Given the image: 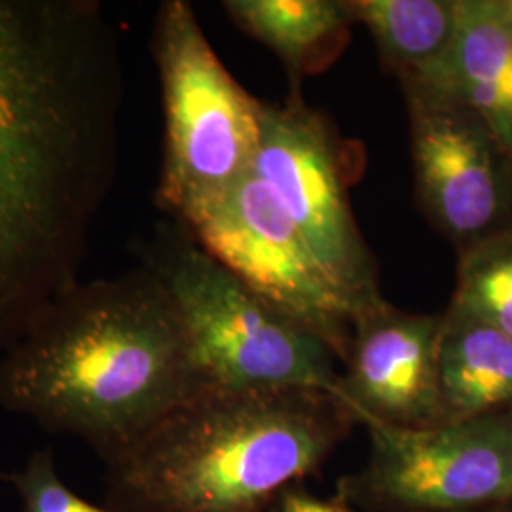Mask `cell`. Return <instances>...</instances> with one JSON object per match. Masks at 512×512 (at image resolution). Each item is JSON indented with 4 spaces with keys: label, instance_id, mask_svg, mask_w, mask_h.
I'll return each mask as SVG.
<instances>
[{
    "label": "cell",
    "instance_id": "cell-1",
    "mask_svg": "<svg viewBox=\"0 0 512 512\" xmlns=\"http://www.w3.org/2000/svg\"><path fill=\"white\" fill-rule=\"evenodd\" d=\"M124 61L97 0H0V355L78 281L120 162Z\"/></svg>",
    "mask_w": 512,
    "mask_h": 512
},
{
    "label": "cell",
    "instance_id": "cell-2",
    "mask_svg": "<svg viewBox=\"0 0 512 512\" xmlns=\"http://www.w3.org/2000/svg\"><path fill=\"white\" fill-rule=\"evenodd\" d=\"M202 387L181 317L147 266L74 281L0 355V406L82 440L105 465Z\"/></svg>",
    "mask_w": 512,
    "mask_h": 512
},
{
    "label": "cell",
    "instance_id": "cell-3",
    "mask_svg": "<svg viewBox=\"0 0 512 512\" xmlns=\"http://www.w3.org/2000/svg\"><path fill=\"white\" fill-rule=\"evenodd\" d=\"M359 421L319 389L205 385L105 465L114 512H266Z\"/></svg>",
    "mask_w": 512,
    "mask_h": 512
},
{
    "label": "cell",
    "instance_id": "cell-4",
    "mask_svg": "<svg viewBox=\"0 0 512 512\" xmlns=\"http://www.w3.org/2000/svg\"><path fill=\"white\" fill-rule=\"evenodd\" d=\"M143 266L175 304L203 387H302L342 401L334 353L247 287L181 222L158 232Z\"/></svg>",
    "mask_w": 512,
    "mask_h": 512
},
{
    "label": "cell",
    "instance_id": "cell-5",
    "mask_svg": "<svg viewBox=\"0 0 512 512\" xmlns=\"http://www.w3.org/2000/svg\"><path fill=\"white\" fill-rule=\"evenodd\" d=\"M152 54L165 118L156 203L175 222H184L251 171L260 145L262 101L228 73L186 0L160 6Z\"/></svg>",
    "mask_w": 512,
    "mask_h": 512
},
{
    "label": "cell",
    "instance_id": "cell-6",
    "mask_svg": "<svg viewBox=\"0 0 512 512\" xmlns=\"http://www.w3.org/2000/svg\"><path fill=\"white\" fill-rule=\"evenodd\" d=\"M365 427V463L336 486L349 511L465 512L512 501V410L429 429Z\"/></svg>",
    "mask_w": 512,
    "mask_h": 512
},
{
    "label": "cell",
    "instance_id": "cell-7",
    "mask_svg": "<svg viewBox=\"0 0 512 512\" xmlns=\"http://www.w3.org/2000/svg\"><path fill=\"white\" fill-rule=\"evenodd\" d=\"M181 224L260 298L346 363L357 304L251 171Z\"/></svg>",
    "mask_w": 512,
    "mask_h": 512
},
{
    "label": "cell",
    "instance_id": "cell-8",
    "mask_svg": "<svg viewBox=\"0 0 512 512\" xmlns=\"http://www.w3.org/2000/svg\"><path fill=\"white\" fill-rule=\"evenodd\" d=\"M346 160L336 133L300 95L283 105L262 103L260 145L251 173L272 192L359 310L382 294L351 211Z\"/></svg>",
    "mask_w": 512,
    "mask_h": 512
},
{
    "label": "cell",
    "instance_id": "cell-9",
    "mask_svg": "<svg viewBox=\"0 0 512 512\" xmlns=\"http://www.w3.org/2000/svg\"><path fill=\"white\" fill-rule=\"evenodd\" d=\"M418 198L459 251L512 230V158L452 92L403 84Z\"/></svg>",
    "mask_w": 512,
    "mask_h": 512
},
{
    "label": "cell",
    "instance_id": "cell-10",
    "mask_svg": "<svg viewBox=\"0 0 512 512\" xmlns=\"http://www.w3.org/2000/svg\"><path fill=\"white\" fill-rule=\"evenodd\" d=\"M439 336L440 315L399 310L384 296L355 311L340 397L359 423L440 425Z\"/></svg>",
    "mask_w": 512,
    "mask_h": 512
},
{
    "label": "cell",
    "instance_id": "cell-11",
    "mask_svg": "<svg viewBox=\"0 0 512 512\" xmlns=\"http://www.w3.org/2000/svg\"><path fill=\"white\" fill-rule=\"evenodd\" d=\"M440 425L512 410V338L450 302L440 313Z\"/></svg>",
    "mask_w": 512,
    "mask_h": 512
},
{
    "label": "cell",
    "instance_id": "cell-12",
    "mask_svg": "<svg viewBox=\"0 0 512 512\" xmlns=\"http://www.w3.org/2000/svg\"><path fill=\"white\" fill-rule=\"evenodd\" d=\"M348 8L401 84L448 92L459 0H348Z\"/></svg>",
    "mask_w": 512,
    "mask_h": 512
},
{
    "label": "cell",
    "instance_id": "cell-13",
    "mask_svg": "<svg viewBox=\"0 0 512 512\" xmlns=\"http://www.w3.org/2000/svg\"><path fill=\"white\" fill-rule=\"evenodd\" d=\"M448 92L475 110L512 158V37L499 0H459Z\"/></svg>",
    "mask_w": 512,
    "mask_h": 512
},
{
    "label": "cell",
    "instance_id": "cell-14",
    "mask_svg": "<svg viewBox=\"0 0 512 512\" xmlns=\"http://www.w3.org/2000/svg\"><path fill=\"white\" fill-rule=\"evenodd\" d=\"M222 6L243 33L270 48L294 76L330 67L355 23L348 0H226Z\"/></svg>",
    "mask_w": 512,
    "mask_h": 512
},
{
    "label": "cell",
    "instance_id": "cell-15",
    "mask_svg": "<svg viewBox=\"0 0 512 512\" xmlns=\"http://www.w3.org/2000/svg\"><path fill=\"white\" fill-rule=\"evenodd\" d=\"M452 302L512 338V230L459 251Z\"/></svg>",
    "mask_w": 512,
    "mask_h": 512
},
{
    "label": "cell",
    "instance_id": "cell-16",
    "mask_svg": "<svg viewBox=\"0 0 512 512\" xmlns=\"http://www.w3.org/2000/svg\"><path fill=\"white\" fill-rule=\"evenodd\" d=\"M0 480L19 495L21 512H114L107 505H95L73 492L55 467L52 448H40L27 461Z\"/></svg>",
    "mask_w": 512,
    "mask_h": 512
},
{
    "label": "cell",
    "instance_id": "cell-17",
    "mask_svg": "<svg viewBox=\"0 0 512 512\" xmlns=\"http://www.w3.org/2000/svg\"><path fill=\"white\" fill-rule=\"evenodd\" d=\"M266 512H353L336 499H321L298 484L287 488Z\"/></svg>",
    "mask_w": 512,
    "mask_h": 512
},
{
    "label": "cell",
    "instance_id": "cell-18",
    "mask_svg": "<svg viewBox=\"0 0 512 512\" xmlns=\"http://www.w3.org/2000/svg\"><path fill=\"white\" fill-rule=\"evenodd\" d=\"M499 4H501V12H503V18H505L507 29L512 37V0H499Z\"/></svg>",
    "mask_w": 512,
    "mask_h": 512
},
{
    "label": "cell",
    "instance_id": "cell-19",
    "mask_svg": "<svg viewBox=\"0 0 512 512\" xmlns=\"http://www.w3.org/2000/svg\"><path fill=\"white\" fill-rule=\"evenodd\" d=\"M465 512H512V501H509V503H501V505H494V507H484V509H475V511Z\"/></svg>",
    "mask_w": 512,
    "mask_h": 512
}]
</instances>
